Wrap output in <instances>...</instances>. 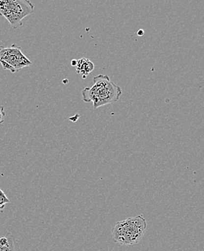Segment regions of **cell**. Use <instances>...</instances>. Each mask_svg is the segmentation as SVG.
<instances>
[{
  "label": "cell",
  "instance_id": "3",
  "mask_svg": "<svg viewBox=\"0 0 204 251\" xmlns=\"http://www.w3.org/2000/svg\"><path fill=\"white\" fill-rule=\"evenodd\" d=\"M34 11V4L28 0H0V15L13 29L22 26L23 20Z\"/></svg>",
  "mask_w": 204,
  "mask_h": 251
},
{
  "label": "cell",
  "instance_id": "2",
  "mask_svg": "<svg viewBox=\"0 0 204 251\" xmlns=\"http://www.w3.org/2000/svg\"><path fill=\"white\" fill-rule=\"evenodd\" d=\"M146 226L147 222L141 215L117 222L112 229V238L124 246L137 244L144 236Z\"/></svg>",
  "mask_w": 204,
  "mask_h": 251
},
{
  "label": "cell",
  "instance_id": "10",
  "mask_svg": "<svg viewBox=\"0 0 204 251\" xmlns=\"http://www.w3.org/2000/svg\"><path fill=\"white\" fill-rule=\"evenodd\" d=\"M71 63H72L73 66H76V64H77V60H76V59H73L72 62H71Z\"/></svg>",
  "mask_w": 204,
  "mask_h": 251
},
{
  "label": "cell",
  "instance_id": "9",
  "mask_svg": "<svg viewBox=\"0 0 204 251\" xmlns=\"http://www.w3.org/2000/svg\"><path fill=\"white\" fill-rule=\"evenodd\" d=\"M144 30H143L142 29H141L140 30H138V35L139 36H143V35H144Z\"/></svg>",
  "mask_w": 204,
  "mask_h": 251
},
{
  "label": "cell",
  "instance_id": "5",
  "mask_svg": "<svg viewBox=\"0 0 204 251\" xmlns=\"http://www.w3.org/2000/svg\"><path fill=\"white\" fill-rule=\"evenodd\" d=\"M0 251H21L14 235L7 232L0 237Z\"/></svg>",
  "mask_w": 204,
  "mask_h": 251
},
{
  "label": "cell",
  "instance_id": "8",
  "mask_svg": "<svg viewBox=\"0 0 204 251\" xmlns=\"http://www.w3.org/2000/svg\"><path fill=\"white\" fill-rule=\"evenodd\" d=\"M5 116L6 113L5 112H4V106H0V125L4 123Z\"/></svg>",
  "mask_w": 204,
  "mask_h": 251
},
{
  "label": "cell",
  "instance_id": "7",
  "mask_svg": "<svg viewBox=\"0 0 204 251\" xmlns=\"http://www.w3.org/2000/svg\"><path fill=\"white\" fill-rule=\"evenodd\" d=\"M10 200L6 196L5 193L3 192L2 190L0 189V209H3L6 204L10 203Z\"/></svg>",
  "mask_w": 204,
  "mask_h": 251
},
{
  "label": "cell",
  "instance_id": "4",
  "mask_svg": "<svg viewBox=\"0 0 204 251\" xmlns=\"http://www.w3.org/2000/svg\"><path fill=\"white\" fill-rule=\"evenodd\" d=\"M0 63L3 69L13 74L32 65L31 61L23 53L21 47L16 45L8 47L0 45Z\"/></svg>",
  "mask_w": 204,
  "mask_h": 251
},
{
  "label": "cell",
  "instance_id": "1",
  "mask_svg": "<svg viewBox=\"0 0 204 251\" xmlns=\"http://www.w3.org/2000/svg\"><path fill=\"white\" fill-rule=\"evenodd\" d=\"M94 85L82 91V98L85 102H93V107L97 109L102 106L117 102L123 94L121 88L112 81L109 76L98 75L93 79Z\"/></svg>",
  "mask_w": 204,
  "mask_h": 251
},
{
  "label": "cell",
  "instance_id": "6",
  "mask_svg": "<svg viewBox=\"0 0 204 251\" xmlns=\"http://www.w3.org/2000/svg\"><path fill=\"white\" fill-rule=\"evenodd\" d=\"M76 68L77 74H81L83 76H86L94 71V64L86 57H83V58L77 60Z\"/></svg>",
  "mask_w": 204,
  "mask_h": 251
}]
</instances>
